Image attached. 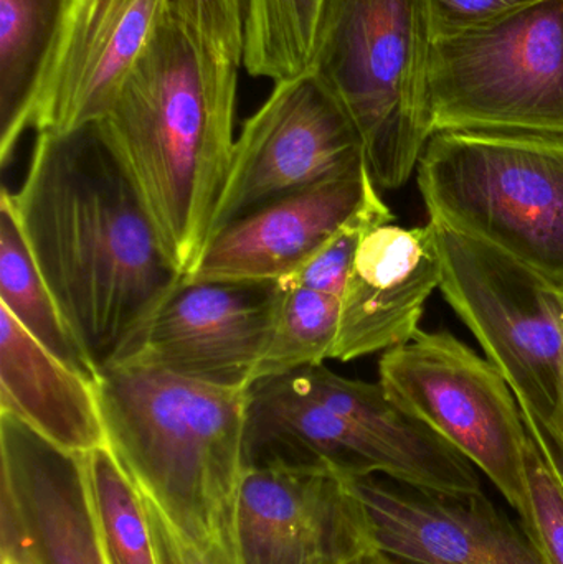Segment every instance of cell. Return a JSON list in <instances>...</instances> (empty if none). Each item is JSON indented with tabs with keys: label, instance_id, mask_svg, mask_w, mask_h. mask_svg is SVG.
Returning <instances> with one entry per match:
<instances>
[{
	"label": "cell",
	"instance_id": "obj_1",
	"mask_svg": "<svg viewBox=\"0 0 563 564\" xmlns=\"http://www.w3.org/2000/svg\"><path fill=\"white\" fill-rule=\"evenodd\" d=\"M10 205L63 321L95 373L182 280L98 122L36 132Z\"/></svg>",
	"mask_w": 563,
	"mask_h": 564
},
{
	"label": "cell",
	"instance_id": "obj_2",
	"mask_svg": "<svg viewBox=\"0 0 563 564\" xmlns=\"http://www.w3.org/2000/svg\"><path fill=\"white\" fill-rule=\"evenodd\" d=\"M238 69L171 2L98 121L165 257L185 278L210 240L230 169Z\"/></svg>",
	"mask_w": 563,
	"mask_h": 564
},
{
	"label": "cell",
	"instance_id": "obj_3",
	"mask_svg": "<svg viewBox=\"0 0 563 564\" xmlns=\"http://www.w3.org/2000/svg\"><path fill=\"white\" fill-rule=\"evenodd\" d=\"M96 388L108 446L139 489L188 539L230 543L247 390L138 365L102 368Z\"/></svg>",
	"mask_w": 563,
	"mask_h": 564
},
{
	"label": "cell",
	"instance_id": "obj_4",
	"mask_svg": "<svg viewBox=\"0 0 563 564\" xmlns=\"http://www.w3.org/2000/svg\"><path fill=\"white\" fill-rule=\"evenodd\" d=\"M433 43L426 0L324 2L307 69L356 124L377 188L403 187L433 135Z\"/></svg>",
	"mask_w": 563,
	"mask_h": 564
},
{
	"label": "cell",
	"instance_id": "obj_5",
	"mask_svg": "<svg viewBox=\"0 0 563 564\" xmlns=\"http://www.w3.org/2000/svg\"><path fill=\"white\" fill-rule=\"evenodd\" d=\"M430 221L563 285V138L433 132L416 167Z\"/></svg>",
	"mask_w": 563,
	"mask_h": 564
},
{
	"label": "cell",
	"instance_id": "obj_6",
	"mask_svg": "<svg viewBox=\"0 0 563 564\" xmlns=\"http://www.w3.org/2000/svg\"><path fill=\"white\" fill-rule=\"evenodd\" d=\"M435 227L446 302L508 381L529 433L554 451L561 417L563 285L485 241Z\"/></svg>",
	"mask_w": 563,
	"mask_h": 564
},
{
	"label": "cell",
	"instance_id": "obj_7",
	"mask_svg": "<svg viewBox=\"0 0 563 564\" xmlns=\"http://www.w3.org/2000/svg\"><path fill=\"white\" fill-rule=\"evenodd\" d=\"M432 129L563 138V0L433 43Z\"/></svg>",
	"mask_w": 563,
	"mask_h": 564
},
{
	"label": "cell",
	"instance_id": "obj_8",
	"mask_svg": "<svg viewBox=\"0 0 563 564\" xmlns=\"http://www.w3.org/2000/svg\"><path fill=\"white\" fill-rule=\"evenodd\" d=\"M379 383L462 451L519 513L529 533V433L498 368L448 332L419 330L407 344L383 351Z\"/></svg>",
	"mask_w": 563,
	"mask_h": 564
},
{
	"label": "cell",
	"instance_id": "obj_9",
	"mask_svg": "<svg viewBox=\"0 0 563 564\" xmlns=\"http://www.w3.org/2000/svg\"><path fill=\"white\" fill-rule=\"evenodd\" d=\"M387 393L326 365L261 378L247 390L243 467L326 469L403 484L399 457L382 431Z\"/></svg>",
	"mask_w": 563,
	"mask_h": 564
},
{
	"label": "cell",
	"instance_id": "obj_10",
	"mask_svg": "<svg viewBox=\"0 0 563 564\" xmlns=\"http://www.w3.org/2000/svg\"><path fill=\"white\" fill-rule=\"evenodd\" d=\"M366 165L356 124L313 72L277 83L235 141L210 238L258 208Z\"/></svg>",
	"mask_w": 563,
	"mask_h": 564
},
{
	"label": "cell",
	"instance_id": "obj_11",
	"mask_svg": "<svg viewBox=\"0 0 563 564\" xmlns=\"http://www.w3.org/2000/svg\"><path fill=\"white\" fill-rule=\"evenodd\" d=\"M278 292V282L182 278L106 367L138 365L248 390L270 345Z\"/></svg>",
	"mask_w": 563,
	"mask_h": 564
},
{
	"label": "cell",
	"instance_id": "obj_12",
	"mask_svg": "<svg viewBox=\"0 0 563 564\" xmlns=\"http://www.w3.org/2000/svg\"><path fill=\"white\" fill-rule=\"evenodd\" d=\"M350 477L247 467L230 522L234 564H347L373 552Z\"/></svg>",
	"mask_w": 563,
	"mask_h": 564
},
{
	"label": "cell",
	"instance_id": "obj_13",
	"mask_svg": "<svg viewBox=\"0 0 563 564\" xmlns=\"http://www.w3.org/2000/svg\"><path fill=\"white\" fill-rule=\"evenodd\" d=\"M349 480L373 552L397 564H549L485 494L443 496L377 476Z\"/></svg>",
	"mask_w": 563,
	"mask_h": 564
},
{
	"label": "cell",
	"instance_id": "obj_14",
	"mask_svg": "<svg viewBox=\"0 0 563 564\" xmlns=\"http://www.w3.org/2000/svg\"><path fill=\"white\" fill-rule=\"evenodd\" d=\"M172 0H72L33 115L36 132L98 122L141 59Z\"/></svg>",
	"mask_w": 563,
	"mask_h": 564
},
{
	"label": "cell",
	"instance_id": "obj_15",
	"mask_svg": "<svg viewBox=\"0 0 563 564\" xmlns=\"http://www.w3.org/2000/svg\"><path fill=\"white\" fill-rule=\"evenodd\" d=\"M2 525L39 564H109L83 456L0 413Z\"/></svg>",
	"mask_w": 563,
	"mask_h": 564
},
{
	"label": "cell",
	"instance_id": "obj_16",
	"mask_svg": "<svg viewBox=\"0 0 563 564\" xmlns=\"http://www.w3.org/2000/svg\"><path fill=\"white\" fill-rule=\"evenodd\" d=\"M377 192L369 169L280 198L208 240L192 280L280 282L303 270Z\"/></svg>",
	"mask_w": 563,
	"mask_h": 564
},
{
	"label": "cell",
	"instance_id": "obj_17",
	"mask_svg": "<svg viewBox=\"0 0 563 564\" xmlns=\"http://www.w3.org/2000/svg\"><path fill=\"white\" fill-rule=\"evenodd\" d=\"M442 282L433 221L403 228L386 224L364 238L340 297L334 360L392 350L415 337L423 308Z\"/></svg>",
	"mask_w": 563,
	"mask_h": 564
},
{
	"label": "cell",
	"instance_id": "obj_18",
	"mask_svg": "<svg viewBox=\"0 0 563 564\" xmlns=\"http://www.w3.org/2000/svg\"><path fill=\"white\" fill-rule=\"evenodd\" d=\"M0 413L76 456L108 444L96 380L46 350L2 307Z\"/></svg>",
	"mask_w": 563,
	"mask_h": 564
},
{
	"label": "cell",
	"instance_id": "obj_19",
	"mask_svg": "<svg viewBox=\"0 0 563 564\" xmlns=\"http://www.w3.org/2000/svg\"><path fill=\"white\" fill-rule=\"evenodd\" d=\"M72 0H0V162L32 128Z\"/></svg>",
	"mask_w": 563,
	"mask_h": 564
},
{
	"label": "cell",
	"instance_id": "obj_20",
	"mask_svg": "<svg viewBox=\"0 0 563 564\" xmlns=\"http://www.w3.org/2000/svg\"><path fill=\"white\" fill-rule=\"evenodd\" d=\"M0 307L46 350L96 380L20 234L7 188L0 195Z\"/></svg>",
	"mask_w": 563,
	"mask_h": 564
},
{
	"label": "cell",
	"instance_id": "obj_21",
	"mask_svg": "<svg viewBox=\"0 0 563 564\" xmlns=\"http://www.w3.org/2000/svg\"><path fill=\"white\" fill-rule=\"evenodd\" d=\"M326 0H245L243 66L286 82L310 68Z\"/></svg>",
	"mask_w": 563,
	"mask_h": 564
},
{
	"label": "cell",
	"instance_id": "obj_22",
	"mask_svg": "<svg viewBox=\"0 0 563 564\" xmlns=\"http://www.w3.org/2000/svg\"><path fill=\"white\" fill-rule=\"evenodd\" d=\"M99 536L109 564H159L144 496L111 447L83 454Z\"/></svg>",
	"mask_w": 563,
	"mask_h": 564
},
{
	"label": "cell",
	"instance_id": "obj_23",
	"mask_svg": "<svg viewBox=\"0 0 563 564\" xmlns=\"http://www.w3.org/2000/svg\"><path fill=\"white\" fill-rule=\"evenodd\" d=\"M278 285L273 332L253 383L324 364L333 355L339 332L340 297L288 282Z\"/></svg>",
	"mask_w": 563,
	"mask_h": 564
},
{
	"label": "cell",
	"instance_id": "obj_24",
	"mask_svg": "<svg viewBox=\"0 0 563 564\" xmlns=\"http://www.w3.org/2000/svg\"><path fill=\"white\" fill-rule=\"evenodd\" d=\"M393 214L383 204L380 195H373L340 230L329 243L311 260L303 270L280 282L313 289L324 294L343 297L357 251L366 235L380 225L392 224Z\"/></svg>",
	"mask_w": 563,
	"mask_h": 564
},
{
	"label": "cell",
	"instance_id": "obj_25",
	"mask_svg": "<svg viewBox=\"0 0 563 564\" xmlns=\"http://www.w3.org/2000/svg\"><path fill=\"white\" fill-rule=\"evenodd\" d=\"M526 469L532 512L528 536L549 564H563V474L551 447L539 443L531 433L526 447Z\"/></svg>",
	"mask_w": 563,
	"mask_h": 564
},
{
	"label": "cell",
	"instance_id": "obj_26",
	"mask_svg": "<svg viewBox=\"0 0 563 564\" xmlns=\"http://www.w3.org/2000/svg\"><path fill=\"white\" fill-rule=\"evenodd\" d=\"M172 3L220 55L243 65L245 0H172Z\"/></svg>",
	"mask_w": 563,
	"mask_h": 564
},
{
	"label": "cell",
	"instance_id": "obj_27",
	"mask_svg": "<svg viewBox=\"0 0 563 564\" xmlns=\"http://www.w3.org/2000/svg\"><path fill=\"white\" fill-rule=\"evenodd\" d=\"M542 0H426L433 40L450 39L505 19Z\"/></svg>",
	"mask_w": 563,
	"mask_h": 564
},
{
	"label": "cell",
	"instance_id": "obj_28",
	"mask_svg": "<svg viewBox=\"0 0 563 564\" xmlns=\"http://www.w3.org/2000/svg\"><path fill=\"white\" fill-rule=\"evenodd\" d=\"M142 492V490H141ZM144 496L159 564H234L230 543L195 542L182 533L151 497Z\"/></svg>",
	"mask_w": 563,
	"mask_h": 564
},
{
	"label": "cell",
	"instance_id": "obj_29",
	"mask_svg": "<svg viewBox=\"0 0 563 564\" xmlns=\"http://www.w3.org/2000/svg\"><path fill=\"white\" fill-rule=\"evenodd\" d=\"M0 564H39L19 535L6 525H2V562Z\"/></svg>",
	"mask_w": 563,
	"mask_h": 564
},
{
	"label": "cell",
	"instance_id": "obj_30",
	"mask_svg": "<svg viewBox=\"0 0 563 564\" xmlns=\"http://www.w3.org/2000/svg\"><path fill=\"white\" fill-rule=\"evenodd\" d=\"M563 325V318H562ZM563 454V358H562V394H561V417H559L557 437H555L554 456Z\"/></svg>",
	"mask_w": 563,
	"mask_h": 564
},
{
	"label": "cell",
	"instance_id": "obj_31",
	"mask_svg": "<svg viewBox=\"0 0 563 564\" xmlns=\"http://www.w3.org/2000/svg\"><path fill=\"white\" fill-rule=\"evenodd\" d=\"M359 564H397L392 562V560L383 556L382 553L379 552H370L367 555H364L362 558L359 560Z\"/></svg>",
	"mask_w": 563,
	"mask_h": 564
},
{
	"label": "cell",
	"instance_id": "obj_32",
	"mask_svg": "<svg viewBox=\"0 0 563 564\" xmlns=\"http://www.w3.org/2000/svg\"><path fill=\"white\" fill-rule=\"evenodd\" d=\"M555 459H557L559 466H561V470H562V474H563V456L555 457Z\"/></svg>",
	"mask_w": 563,
	"mask_h": 564
},
{
	"label": "cell",
	"instance_id": "obj_33",
	"mask_svg": "<svg viewBox=\"0 0 563 564\" xmlns=\"http://www.w3.org/2000/svg\"><path fill=\"white\" fill-rule=\"evenodd\" d=\"M359 560H356V562H350V563H347V564H359Z\"/></svg>",
	"mask_w": 563,
	"mask_h": 564
}]
</instances>
